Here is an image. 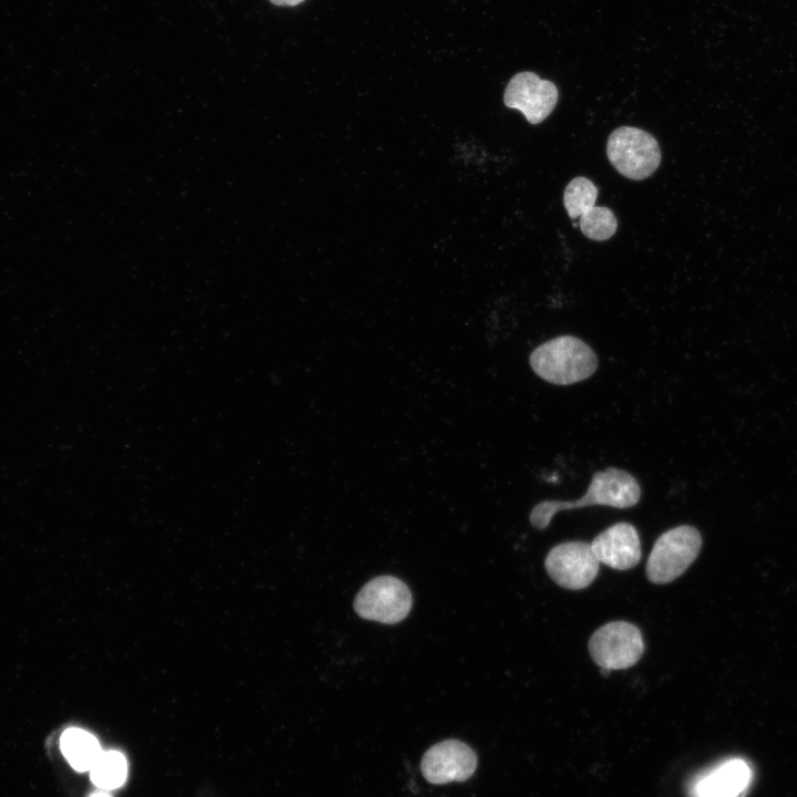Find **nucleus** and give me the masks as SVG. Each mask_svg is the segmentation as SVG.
<instances>
[{
    "mask_svg": "<svg viewBox=\"0 0 797 797\" xmlns=\"http://www.w3.org/2000/svg\"><path fill=\"white\" fill-rule=\"evenodd\" d=\"M641 488L628 472L615 467L596 472L587 493L578 500H545L537 504L529 516L531 525L545 529L560 510L577 509L591 505L629 508L638 504Z\"/></svg>",
    "mask_w": 797,
    "mask_h": 797,
    "instance_id": "nucleus-1",
    "label": "nucleus"
},
{
    "mask_svg": "<svg viewBox=\"0 0 797 797\" xmlns=\"http://www.w3.org/2000/svg\"><path fill=\"white\" fill-rule=\"evenodd\" d=\"M530 366L545 381L569 385L591 376L598 368L593 350L572 335L553 338L530 354Z\"/></svg>",
    "mask_w": 797,
    "mask_h": 797,
    "instance_id": "nucleus-2",
    "label": "nucleus"
},
{
    "mask_svg": "<svg viewBox=\"0 0 797 797\" xmlns=\"http://www.w3.org/2000/svg\"><path fill=\"white\" fill-rule=\"evenodd\" d=\"M702 537L693 526L682 525L663 532L655 541L645 566L648 579L669 583L692 565L700 553Z\"/></svg>",
    "mask_w": 797,
    "mask_h": 797,
    "instance_id": "nucleus-3",
    "label": "nucleus"
},
{
    "mask_svg": "<svg viewBox=\"0 0 797 797\" xmlns=\"http://www.w3.org/2000/svg\"><path fill=\"white\" fill-rule=\"evenodd\" d=\"M607 155L621 175L634 180L652 175L661 162L658 141L633 126H621L609 135Z\"/></svg>",
    "mask_w": 797,
    "mask_h": 797,
    "instance_id": "nucleus-4",
    "label": "nucleus"
},
{
    "mask_svg": "<svg viewBox=\"0 0 797 797\" xmlns=\"http://www.w3.org/2000/svg\"><path fill=\"white\" fill-rule=\"evenodd\" d=\"M588 648L593 662L610 672L633 666L643 655L644 642L636 625L618 620L597 629Z\"/></svg>",
    "mask_w": 797,
    "mask_h": 797,
    "instance_id": "nucleus-5",
    "label": "nucleus"
},
{
    "mask_svg": "<svg viewBox=\"0 0 797 797\" xmlns=\"http://www.w3.org/2000/svg\"><path fill=\"white\" fill-rule=\"evenodd\" d=\"M412 607L407 586L392 576H380L365 583L354 599V610L363 619L393 624L402 621Z\"/></svg>",
    "mask_w": 797,
    "mask_h": 797,
    "instance_id": "nucleus-6",
    "label": "nucleus"
},
{
    "mask_svg": "<svg viewBox=\"0 0 797 797\" xmlns=\"http://www.w3.org/2000/svg\"><path fill=\"white\" fill-rule=\"evenodd\" d=\"M591 544L567 541L555 546L545 559L549 577L560 587L581 590L590 586L599 572Z\"/></svg>",
    "mask_w": 797,
    "mask_h": 797,
    "instance_id": "nucleus-7",
    "label": "nucleus"
},
{
    "mask_svg": "<svg viewBox=\"0 0 797 797\" xmlns=\"http://www.w3.org/2000/svg\"><path fill=\"white\" fill-rule=\"evenodd\" d=\"M558 89L548 80L534 72L515 74L508 82L504 103L509 108L520 111L530 124L546 120L558 102Z\"/></svg>",
    "mask_w": 797,
    "mask_h": 797,
    "instance_id": "nucleus-8",
    "label": "nucleus"
},
{
    "mask_svg": "<svg viewBox=\"0 0 797 797\" xmlns=\"http://www.w3.org/2000/svg\"><path fill=\"white\" fill-rule=\"evenodd\" d=\"M477 767V756L465 743L447 739L433 745L422 758L421 769L432 784L468 779Z\"/></svg>",
    "mask_w": 797,
    "mask_h": 797,
    "instance_id": "nucleus-9",
    "label": "nucleus"
},
{
    "mask_svg": "<svg viewBox=\"0 0 797 797\" xmlns=\"http://www.w3.org/2000/svg\"><path fill=\"white\" fill-rule=\"evenodd\" d=\"M753 770L743 758H729L698 775L691 797H743L751 786Z\"/></svg>",
    "mask_w": 797,
    "mask_h": 797,
    "instance_id": "nucleus-10",
    "label": "nucleus"
},
{
    "mask_svg": "<svg viewBox=\"0 0 797 797\" xmlns=\"http://www.w3.org/2000/svg\"><path fill=\"white\" fill-rule=\"evenodd\" d=\"M600 563L618 570L635 567L641 559V544L635 527L618 522L600 532L591 542Z\"/></svg>",
    "mask_w": 797,
    "mask_h": 797,
    "instance_id": "nucleus-11",
    "label": "nucleus"
},
{
    "mask_svg": "<svg viewBox=\"0 0 797 797\" xmlns=\"http://www.w3.org/2000/svg\"><path fill=\"white\" fill-rule=\"evenodd\" d=\"M60 747L69 764L81 773L90 772L103 752L95 736L77 727H70L62 733Z\"/></svg>",
    "mask_w": 797,
    "mask_h": 797,
    "instance_id": "nucleus-12",
    "label": "nucleus"
},
{
    "mask_svg": "<svg viewBox=\"0 0 797 797\" xmlns=\"http://www.w3.org/2000/svg\"><path fill=\"white\" fill-rule=\"evenodd\" d=\"M127 777V762L117 751L102 752L92 768V783L103 790H112L124 785Z\"/></svg>",
    "mask_w": 797,
    "mask_h": 797,
    "instance_id": "nucleus-13",
    "label": "nucleus"
},
{
    "mask_svg": "<svg viewBox=\"0 0 797 797\" xmlns=\"http://www.w3.org/2000/svg\"><path fill=\"white\" fill-rule=\"evenodd\" d=\"M597 186L587 177H575L566 186L563 205L571 219H576L596 206Z\"/></svg>",
    "mask_w": 797,
    "mask_h": 797,
    "instance_id": "nucleus-14",
    "label": "nucleus"
},
{
    "mask_svg": "<svg viewBox=\"0 0 797 797\" xmlns=\"http://www.w3.org/2000/svg\"><path fill=\"white\" fill-rule=\"evenodd\" d=\"M617 226L613 211L604 206H593L580 216L579 227L582 234L593 240L602 241L611 238Z\"/></svg>",
    "mask_w": 797,
    "mask_h": 797,
    "instance_id": "nucleus-15",
    "label": "nucleus"
},
{
    "mask_svg": "<svg viewBox=\"0 0 797 797\" xmlns=\"http://www.w3.org/2000/svg\"><path fill=\"white\" fill-rule=\"evenodd\" d=\"M271 3L280 7H293L298 6L304 0H269Z\"/></svg>",
    "mask_w": 797,
    "mask_h": 797,
    "instance_id": "nucleus-16",
    "label": "nucleus"
},
{
    "mask_svg": "<svg viewBox=\"0 0 797 797\" xmlns=\"http://www.w3.org/2000/svg\"><path fill=\"white\" fill-rule=\"evenodd\" d=\"M89 797H112L106 790H96L89 795Z\"/></svg>",
    "mask_w": 797,
    "mask_h": 797,
    "instance_id": "nucleus-17",
    "label": "nucleus"
}]
</instances>
